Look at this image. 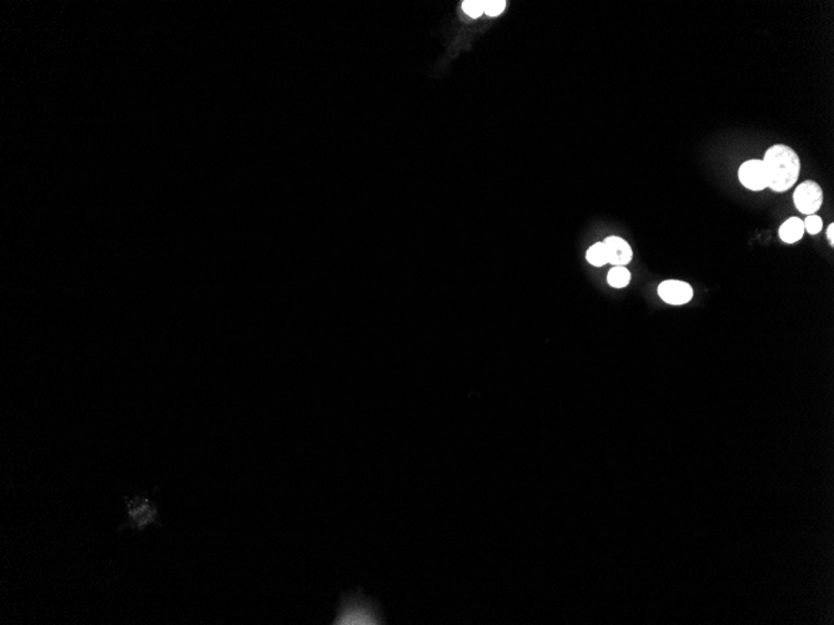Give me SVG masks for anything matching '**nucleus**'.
Returning <instances> with one entry per match:
<instances>
[{
	"label": "nucleus",
	"instance_id": "obj_6",
	"mask_svg": "<svg viewBox=\"0 0 834 625\" xmlns=\"http://www.w3.org/2000/svg\"><path fill=\"white\" fill-rule=\"evenodd\" d=\"M738 180L746 189L750 191H763L768 188L765 165L760 159H750L741 164L738 168Z\"/></svg>",
	"mask_w": 834,
	"mask_h": 625
},
{
	"label": "nucleus",
	"instance_id": "obj_8",
	"mask_svg": "<svg viewBox=\"0 0 834 625\" xmlns=\"http://www.w3.org/2000/svg\"><path fill=\"white\" fill-rule=\"evenodd\" d=\"M806 234L804 230V224H803L802 219H799L797 216H792L789 219H787L778 230V235L779 239L784 243L792 245L796 242L801 241L803 236Z\"/></svg>",
	"mask_w": 834,
	"mask_h": 625
},
{
	"label": "nucleus",
	"instance_id": "obj_5",
	"mask_svg": "<svg viewBox=\"0 0 834 625\" xmlns=\"http://www.w3.org/2000/svg\"><path fill=\"white\" fill-rule=\"evenodd\" d=\"M660 299L670 306H683L691 302L695 289L691 284L682 280H665L657 287Z\"/></svg>",
	"mask_w": 834,
	"mask_h": 625
},
{
	"label": "nucleus",
	"instance_id": "obj_3",
	"mask_svg": "<svg viewBox=\"0 0 834 625\" xmlns=\"http://www.w3.org/2000/svg\"><path fill=\"white\" fill-rule=\"evenodd\" d=\"M127 526L137 531H143L153 523L156 524L159 520L158 507L145 495L127 499Z\"/></svg>",
	"mask_w": 834,
	"mask_h": 625
},
{
	"label": "nucleus",
	"instance_id": "obj_11",
	"mask_svg": "<svg viewBox=\"0 0 834 625\" xmlns=\"http://www.w3.org/2000/svg\"><path fill=\"white\" fill-rule=\"evenodd\" d=\"M462 11H465V14H467L472 19H477L482 14H485L484 1H481V0H467V1H464L462 3Z\"/></svg>",
	"mask_w": 834,
	"mask_h": 625
},
{
	"label": "nucleus",
	"instance_id": "obj_14",
	"mask_svg": "<svg viewBox=\"0 0 834 625\" xmlns=\"http://www.w3.org/2000/svg\"><path fill=\"white\" fill-rule=\"evenodd\" d=\"M826 236H827V239H828L829 245H830V246L833 247L834 246V224H833V222H832V224H829L828 227H827V231H826Z\"/></svg>",
	"mask_w": 834,
	"mask_h": 625
},
{
	"label": "nucleus",
	"instance_id": "obj_7",
	"mask_svg": "<svg viewBox=\"0 0 834 625\" xmlns=\"http://www.w3.org/2000/svg\"><path fill=\"white\" fill-rule=\"evenodd\" d=\"M607 250L608 263L613 266H627L632 258L634 251L629 242L619 236H608L603 240Z\"/></svg>",
	"mask_w": 834,
	"mask_h": 625
},
{
	"label": "nucleus",
	"instance_id": "obj_9",
	"mask_svg": "<svg viewBox=\"0 0 834 625\" xmlns=\"http://www.w3.org/2000/svg\"><path fill=\"white\" fill-rule=\"evenodd\" d=\"M607 282L613 289H624L631 282V273L626 266H613L607 275Z\"/></svg>",
	"mask_w": 834,
	"mask_h": 625
},
{
	"label": "nucleus",
	"instance_id": "obj_10",
	"mask_svg": "<svg viewBox=\"0 0 834 625\" xmlns=\"http://www.w3.org/2000/svg\"><path fill=\"white\" fill-rule=\"evenodd\" d=\"M586 260L595 268H602L608 263L607 250L603 241L593 243L586 253Z\"/></svg>",
	"mask_w": 834,
	"mask_h": 625
},
{
	"label": "nucleus",
	"instance_id": "obj_1",
	"mask_svg": "<svg viewBox=\"0 0 834 625\" xmlns=\"http://www.w3.org/2000/svg\"><path fill=\"white\" fill-rule=\"evenodd\" d=\"M765 165L768 189L782 194L797 184L801 173V159L792 147L776 144L767 149L762 159Z\"/></svg>",
	"mask_w": 834,
	"mask_h": 625
},
{
	"label": "nucleus",
	"instance_id": "obj_4",
	"mask_svg": "<svg viewBox=\"0 0 834 625\" xmlns=\"http://www.w3.org/2000/svg\"><path fill=\"white\" fill-rule=\"evenodd\" d=\"M823 189L813 180L802 181L793 193V202L796 209L806 216L817 214L823 205Z\"/></svg>",
	"mask_w": 834,
	"mask_h": 625
},
{
	"label": "nucleus",
	"instance_id": "obj_2",
	"mask_svg": "<svg viewBox=\"0 0 834 625\" xmlns=\"http://www.w3.org/2000/svg\"><path fill=\"white\" fill-rule=\"evenodd\" d=\"M375 607L358 595H345L333 624H380Z\"/></svg>",
	"mask_w": 834,
	"mask_h": 625
},
{
	"label": "nucleus",
	"instance_id": "obj_12",
	"mask_svg": "<svg viewBox=\"0 0 834 625\" xmlns=\"http://www.w3.org/2000/svg\"><path fill=\"white\" fill-rule=\"evenodd\" d=\"M803 224H804V230L809 235H812V236L819 234V232L822 231V229H823V220L817 214L806 216V219L803 220Z\"/></svg>",
	"mask_w": 834,
	"mask_h": 625
},
{
	"label": "nucleus",
	"instance_id": "obj_13",
	"mask_svg": "<svg viewBox=\"0 0 834 625\" xmlns=\"http://www.w3.org/2000/svg\"><path fill=\"white\" fill-rule=\"evenodd\" d=\"M507 1L505 0H487L484 1L485 14L489 16H498L506 9Z\"/></svg>",
	"mask_w": 834,
	"mask_h": 625
}]
</instances>
